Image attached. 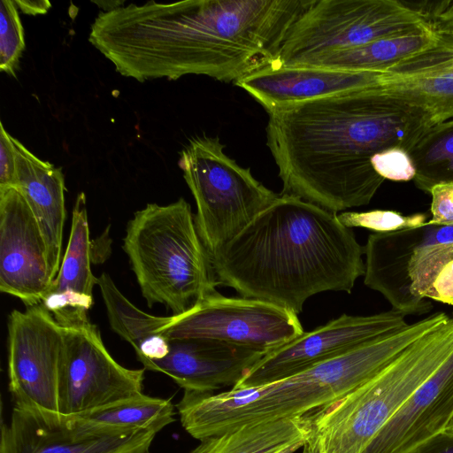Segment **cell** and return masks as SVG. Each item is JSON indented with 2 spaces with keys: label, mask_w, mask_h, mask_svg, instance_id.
Returning <instances> with one entry per match:
<instances>
[{
  "label": "cell",
  "mask_w": 453,
  "mask_h": 453,
  "mask_svg": "<svg viewBox=\"0 0 453 453\" xmlns=\"http://www.w3.org/2000/svg\"><path fill=\"white\" fill-rule=\"evenodd\" d=\"M314 0L149 1L101 12L89 42L140 82L205 75L235 83L274 64Z\"/></svg>",
  "instance_id": "cell-1"
},
{
  "label": "cell",
  "mask_w": 453,
  "mask_h": 453,
  "mask_svg": "<svg viewBox=\"0 0 453 453\" xmlns=\"http://www.w3.org/2000/svg\"><path fill=\"white\" fill-rule=\"evenodd\" d=\"M266 145L282 180L281 195L336 214L368 204L385 180L372 157L409 151L435 116L387 87L342 92L268 112Z\"/></svg>",
  "instance_id": "cell-2"
},
{
  "label": "cell",
  "mask_w": 453,
  "mask_h": 453,
  "mask_svg": "<svg viewBox=\"0 0 453 453\" xmlns=\"http://www.w3.org/2000/svg\"><path fill=\"white\" fill-rule=\"evenodd\" d=\"M336 215L280 194L242 232L210 254L219 285L296 314L316 294L350 293L365 274L364 247Z\"/></svg>",
  "instance_id": "cell-3"
},
{
  "label": "cell",
  "mask_w": 453,
  "mask_h": 453,
  "mask_svg": "<svg viewBox=\"0 0 453 453\" xmlns=\"http://www.w3.org/2000/svg\"><path fill=\"white\" fill-rule=\"evenodd\" d=\"M426 334L419 321L289 377L217 394L184 392L177 404L184 429L197 440L247 424L303 416L354 390Z\"/></svg>",
  "instance_id": "cell-4"
},
{
  "label": "cell",
  "mask_w": 453,
  "mask_h": 453,
  "mask_svg": "<svg viewBox=\"0 0 453 453\" xmlns=\"http://www.w3.org/2000/svg\"><path fill=\"white\" fill-rule=\"evenodd\" d=\"M453 353V312L372 378L307 413L303 453H362L414 391Z\"/></svg>",
  "instance_id": "cell-5"
},
{
  "label": "cell",
  "mask_w": 453,
  "mask_h": 453,
  "mask_svg": "<svg viewBox=\"0 0 453 453\" xmlns=\"http://www.w3.org/2000/svg\"><path fill=\"white\" fill-rule=\"evenodd\" d=\"M123 249L149 306L161 303L179 315L217 291L211 257L182 197L137 211L127 224Z\"/></svg>",
  "instance_id": "cell-6"
},
{
  "label": "cell",
  "mask_w": 453,
  "mask_h": 453,
  "mask_svg": "<svg viewBox=\"0 0 453 453\" xmlns=\"http://www.w3.org/2000/svg\"><path fill=\"white\" fill-rule=\"evenodd\" d=\"M219 137L195 136L179 167L195 198V223L209 255L231 241L280 196L224 152Z\"/></svg>",
  "instance_id": "cell-7"
},
{
  "label": "cell",
  "mask_w": 453,
  "mask_h": 453,
  "mask_svg": "<svg viewBox=\"0 0 453 453\" xmlns=\"http://www.w3.org/2000/svg\"><path fill=\"white\" fill-rule=\"evenodd\" d=\"M430 30L401 0H314L292 26L275 63L297 65L326 52Z\"/></svg>",
  "instance_id": "cell-8"
},
{
  "label": "cell",
  "mask_w": 453,
  "mask_h": 453,
  "mask_svg": "<svg viewBox=\"0 0 453 453\" xmlns=\"http://www.w3.org/2000/svg\"><path fill=\"white\" fill-rule=\"evenodd\" d=\"M65 354V328L42 303L11 312L8 372L15 406L49 419L60 416L58 392Z\"/></svg>",
  "instance_id": "cell-9"
},
{
  "label": "cell",
  "mask_w": 453,
  "mask_h": 453,
  "mask_svg": "<svg viewBox=\"0 0 453 453\" xmlns=\"http://www.w3.org/2000/svg\"><path fill=\"white\" fill-rule=\"evenodd\" d=\"M297 314L269 302L226 297L218 291L190 310L172 315L163 330L170 339L219 340L268 352L303 333Z\"/></svg>",
  "instance_id": "cell-10"
},
{
  "label": "cell",
  "mask_w": 453,
  "mask_h": 453,
  "mask_svg": "<svg viewBox=\"0 0 453 453\" xmlns=\"http://www.w3.org/2000/svg\"><path fill=\"white\" fill-rule=\"evenodd\" d=\"M65 331L58 392L59 415L85 413L143 394V369L119 364L90 322Z\"/></svg>",
  "instance_id": "cell-11"
},
{
  "label": "cell",
  "mask_w": 453,
  "mask_h": 453,
  "mask_svg": "<svg viewBox=\"0 0 453 453\" xmlns=\"http://www.w3.org/2000/svg\"><path fill=\"white\" fill-rule=\"evenodd\" d=\"M405 317L394 309L366 316L342 314L265 354L233 389L265 385L341 356L407 326Z\"/></svg>",
  "instance_id": "cell-12"
},
{
  "label": "cell",
  "mask_w": 453,
  "mask_h": 453,
  "mask_svg": "<svg viewBox=\"0 0 453 453\" xmlns=\"http://www.w3.org/2000/svg\"><path fill=\"white\" fill-rule=\"evenodd\" d=\"M54 278L38 221L15 188L0 190V290L27 307L41 303Z\"/></svg>",
  "instance_id": "cell-13"
},
{
  "label": "cell",
  "mask_w": 453,
  "mask_h": 453,
  "mask_svg": "<svg viewBox=\"0 0 453 453\" xmlns=\"http://www.w3.org/2000/svg\"><path fill=\"white\" fill-rule=\"evenodd\" d=\"M246 346L203 338L170 339L167 354L143 365L169 376L186 392L214 394L233 388L264 356Z\"/></svg>",
  "instance_id": "cell-14"
},
{
  "label": "cell",
  "mask_w": 453,
  "mask_h": 453,
  "mask_svg": "<svg viewBox=\"0 0 453 453\" xmlns=\"http://www.w3.org/2000/svg\"><path fill=\"white\" fill-rule=\"evenodd\" d=\"M157 433L88 434L68 427L61 416L45 418L14 406L1 425L0 453H149Z\"/></svg>",
  "instance_id": "cell-15"
},
{
  "label": "cell",
  "mask_w": 453,
  "mask_h": 453,
  "mask_svg": "<svg viewBox=\"0 0 453 453\" xmlns=\"http://www.w3.org/2000/svg\"><path fill=\"white\" fill-rule=\"evenodd\" d=\"M391 83L392 78L388 73L274 63L234 84L250 95L268 113L296 103Z\"/></svg>",
  "instance_id": "cell-16"
},
{
  "label": "cell",
  "mask_w": 453,
  "mask_h": 453,
  "mask_svg": "<svg viewBox=\"0 0 453 453\" xmlns=\"http://www.w3.org/2000/svg\"><path fill=\"white\" fill-rule=\"evenodd\" d=\"M449 242H453V226L427 222L418 227L371 234L364 246V283L380 293L392 309L405 316L428 313L433 304L419 303L410 292L409 261L418 248Z\"/></svg>",
  "instance_id": "cell-17"
},
{
  "label": "cell",
  "mask_w": 453,
  "mask_h": 453,
  "mask_svg": "<svg viewBox=\"0 0 453 453\" xmlns=\"http://www.w3.org/2000/svg\"><path fill=\"white\" fill-rule=\"evenodd\" d=\"M453 416V353L410 396L362 453H408Z\"/></svg>",
  "instance_id": "cell-18"
},
{
  "label": "cell",
  "mask_w": 453,
  "mask_h": 453,
  "mask_svg": "<svg viewBox=\"0 0 453 453\" xmlns=\"http://www.w3.org/2000/svg\"><path fill=\"white\" fill-rule=\"evenodd\" d=\"M91 242L86 196L75 200L69 240L58 273L44 295L42 304L63 327L88 323V311L94 303L97 284L91 270Z\"/></svg>",
  "instance_id": "cell-19"
},
{
  "label": "cell",
  "mask_w": 453,
  "mask_h": 453,
  "mask_svg": "<svg viewBox=\"0 0 453 453\" xmlns=\"http://www.w3.org/2000/svg\"><path fill=\"white\" fill-rule=\"evenodd\" d=\"M17 188L24 196L41 227L48 249V259L55 279L62 252L66 210L65 178L60 168L43 161L13 138Z\"/></svg>",
  "instance_id": "cell-20"
},
{
  "label": "cell",
  "mask_w": 453,
  "mask_h": 453,
  "mask_svg": "<svg viewBox=\"0 0 453 453\" xmlns=\"http://www.w3.org/2000/svg\"><path fill=\"white\" fill-rule=\"evenodd\" d=\"M70 428L88 434H121L139 430L158 433L174 421L169 399L142 394L85 413L62 417Z\"/></svg>",
  "instance_id": "cell-21"
},
{
  "label": "cell",
  "mask_w": 453,
  "mask_h": 453,
  "mask_svg": "<svg viewBox=\"0 0 453 453\" xmlns=\"http://www.w3.org/2000/svg\"><path fill=\"white\" fill-rule=\"evenodd\" d=\"M307 414L267 422L247 424L200 440L189 453H280L306 441Z\"/></svg>",
  "instance_id": "cell-22"
},
{
  "label": "cell",
  "mask_w": 453,
  "mask_h": 453,
  "mask_svg": "<svg viewBox=\"0 0 453 453\" xmlns=\"http://www.w3.org/2000/svg\"><path fill=\"white\" fill-rule=\"evenodd\" d=\"M438 38L439 34L434 30L382 38L358 47L320 54L297 65L385 73L433 45Z\"/></svg>",
  "instance_id": "cell-23"
},
{
  "label": "cell",
  "mask_w": 453,
  "mask_h": 453,
  "mask_svg": "<svg viewBox=\"0 0 453 453\" xmlns=\"http://www.w3.org/2000/svg\"><path fill=\"white\" fill-rule=\"evenodd\" d=\"M407 274L411 296L422 304L429 300L453 305V242L417 249Z\"/></svg>",
  "instance_id": "cell-24"
},
{
  "label": "cell",
  "mask_w": 453,
  "mask_h": 453,
  "mask_svg": "<svg viewBox=\"0 0 453 453\" xmlns=\"http://www.w3.org/2000/svg\"><path fill=\"white\" fill-rule=\"evenodd\" d=\"M111 329L137 351L149 341L163 334L172 316H154L134 306L116 287L109 274L97 278Z\"/></svg>",
  "instance_id": "cell-25"
},
{
  "label": "cell",
  "mask_w": 453,
  "mask_h": 453,
  "mask_svg": "<svg viewBox=\"0 0 453 453\" xmlns=\"http://www.w3.org/2000/svg\"><path fill=\"white\" fill-rule=\"evenodd\" d=\"M408 154L418 189L428 194L434 185L453 182V119L432 127Z\"/></svg>",
  "instance_id": "cell-26"
},
{
  "label": "cell",
  "mask_w": 453,
  "mask_h": 453,
  "mask_svg": "<svg viewBox=\"0 0 453 453\" xmlns=\"http://www.w3.org/2000/svg\"><path fill=\"white\" fill-rule=\"evenodd\" d=\"M25 50L24 29L14 1L0 3V69L16 77L19 58Z\"/></svg>",
  "instance_id": "cell-27"
},
{
  "label": "cell",
  "mask_w": 453,
  "mask_h": 453,
  "mask_svg": "<svg viewBox=\"0 0 453 453\" xmlns=\"http://www.w3.org/2000/svg\"><path fill=\"white\" fill-rule=\"evenodd\" d=\"M344 226L365 227L375 233H391L418 227L428 221V214L418 212L403 215L391 210H373L365 212L345 211L336 215Z\"/></svg>",
  "instance_id": "cell-28"
},
{
  "label": "cell",
  "mask_w": 453,
  "mask_h": 453,
  "mask_svg": "<svg viewBox=\"0 0 453 453\" xmlns=\"http://www.w3.org/2000/svg\"><path fill=\"white\" fill-rule=\"evenodd\" d=\"M372 165L384 180L408 181L415 177V168L407 151L392 148L374 155Z\"/></svg>",
  "instance_id": "cell-29"
},
{
  "label": "cell",
  "mask_w": 453,
  "mask_h": 453,
  "mask_svg": "<svg viewBox=\"0 0 453 453\" xmlns=\"http://www.w3.org/2000/svg\"><path fill=\"white\" fill-rule=\"evenodd\" d=\"M405 4L436 33L453 34V1H406Z\"/></svg>",
  "instance_id": "cell-30"
},
{
  "label": "cell",
  "mask_w": 453,
  "mask_h": 453,
  "mask_svg": "<svg viewBox=\"0 0 453 453\" xmlns=\"http://www.w3.org/2000/svg\"><path fill=\"white\" fill-rule=\"evenodd\" d=\"M431 197V219L428 224L453 226V182L434 185L428 193Z\"/></svg>",
  "instance_id": "cell-31"
},
{
  "label": "cell",
  "mask_w": 453,
  "mask_h": 453,
  "mask_svg": "<svg viewBox=\"0 0 453 453\" xmlns=\"http://www.w3.org/2000/svg\"><path fill=\"white\" fill-rule=\"evenodd\" d=\"M13 138L0 124V190L15 187V145Z\"/></svg>",
  "instance_id": "cell-32"
},
{
  "label": "cell",
  "mask_w": 453,
  "mask_h": 453,
  "mask_svg": "<svg viewBox=\"0 0 453 453\" xmlns=\"http://www.w3.org/2000/svg\"><path fill=\"white\" fill-rule=\"evenodd\" d=\"M408 453H453V432L439 433Z\"/></svg>",
  "instance_id": "cell-33"
},
{
  "label": "cell",
  "mask_w": 453,
  "mask_h": 453,
  "mask_svg": "<svg viewBox=\"0 0 453 453\" xmlns=\"http://www.w3.org/2000/svg\"><path fill=\"white\" fill-rule=\"evenodd\" d=\"M16 6L19 8L23 13L29 15L44 14L50 8L51 4L49 1H14Z\"/></svg>",
  "instance_id": "cell-34"
},
{
  "label": "cell",
  "mask_w": 453,
  "mask_h": 453,
  "mask_svg": "<svg viewBox=\"0 0 453 453\" xmlns=\"http://www.w3.org/2000/svg\"><path fill=\"white\" fill-rule=\"evenodd\" d=\"M96 4H97L99 7H101L104 12H111L117 8H119L123 6L124 1H93Z\"/></svg>",
  "instance_id": "cell-35"
},
{
  "label": "cell",
  "mask_w": 453,
  "mask_h": 453,
  "mask_svg": "<svg viewBox=\"0 0 453 453\" xmlns=\"http://www.w3.org/2000/svg\"><path fill=\"white\" fill-rule=\"evenodd\" d=\"M304 443H305L304 441L297 442L296 444L291 445L290 447H288V449H284L283 451H281L280 453H295L297 450H299L301 448H303Z\"/></svg>",
  "instance_id": "cell-36"
},
{
  "label": "cell",
  "mask_w": 453,
  "mask_h": 453,
  "mask_svg": "<svg viewBox=\"0 0 453 453\" xmlns=\"http://www.w3.org/2000/svg\"><path fill=\"white\" fill-rule=\"evenodd\" d=\"M446 431L453 432V416L446 427Z\"/></svg>",
  "instance_id": "cell-37"
}]
</instances>
